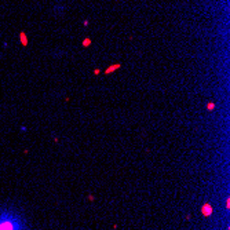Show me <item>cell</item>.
<instances>
[{"label": "cell", "instance_id": "cell-2", "mask_svg": "<svg viewBox=\"0 0 230 230\" xmlns=\"http://www.w3.org/2000/svg\"><path fill=\"white\" fill-rule=\"evenodd\" d=\"M203 212H204V215H205V216H208L209 213L212 212V208L209 207V205H204V208H203Z\"/></svg>", "mask_w": 230, "mask_h": 230}, {"label": "cell", "instance_id": "cell-1", "mask_svg": "<svg viewBox=\"0 0 230 230\" xmlns=\"http://www.w3.org/2000/svg\"><path fill=\"white\" fill-rule=\"evenodd\" d=\"M0 230H13V225L6 222V223H2L0 225Z\"/></svg>", "mask_w": 230, "mask_h": 230}]
</instances>
